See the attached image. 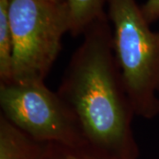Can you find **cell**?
Wrapping results in <instances>:
<instances>
[{"mask_svg": "<svg viewBox=\"0 0 159 159\" xmlns=\"http://www.w3.org/2000/svg\"><path fill=\"white\" fill-rule=\"evenodd\" d=\"M83 34L58 96L73 111L87 139L119 149L130 140L134 113L115 59L108 17L92 23Z\"/></svg>", "mask_w": 159, "mask_h": 159, "instance_id": "obj_1", "label": "cell"}, {"mask_svg": "<svg viewBox=\"0 0 159 159\" xmlns=\"http://www.w3.org/2000/svg\"><path fill=\"white\" fill-rule=\"evenodd\" d=\"M115 59L133 113L159 114V32L149 28L135 0H106Z\"/></svg>", "mask_w": 159, "mask_h": 159, "instance_id": "obj_2", "label": "cell"}, {"mask_svg": "<svg viewBox=\"0 0 159 159\" xmlns=\"http://www.w3.org/2000/svg\"><path fill=\"white\" fill-rule=\"evenodd\" d=\"M12 36L11 80L27 84L43 81L70 32L66 2L8 0Z\"/></svg>", "mask_w": 159, "mask_h": 159, "instance_id": "obj_3", "label": "cell"}, {"mask_svg": "<svg viewBox=\"0 0 159 159\" xmlns=\"http://www.w3.org/2000/svg\"><path fill=\"white\" fill-rule=\"evenodd\" d=\"M0 104L6 119L35 140L71 145L83 134L73 111L43 81L1 84Z\"/></svg>", "mask_w": 159, "mask_h": 159, "instance_id": "obj_4", "label": "cell"}, {"mask_svg": "<svg viewBox=\"0 0 159 159\" xmlns=\"http://www.w3.org/2000/svg\"><path fill=\"white\" fill-rule=\"evenodd\" d=\"M0 159H34L29 138L4 115L0 119Z\"/></svg>", "mask_w": 159, "mask_h": 159, "instance_id": "obj_5", "label": "cell"}, {"mask_svg": "<svg viewBox=\"0 0 159 159\" xmlns=\"http://www.w3.org/2000/svg\"><path fill=\"white\" fill-rule=\"evenodd\" d=\"M70 15V33L83 34L92 23L107 16L106 0H66Z\"/></svg>", "mask_w": 159, "mask_h": 159, "instance_id": "obj_6", "label": "cell"}, {"mask_svg": "<svg viewBox=\"0 0 159 159\" xmlns=\"http://www.w3.org/2000/svg\"><path fill=\"white\" fill-rule=\"evenodd\" d=\"M12 36L8 14V0H0V78L2 84L11 80Z\"/></svg>", "mask_w": 159, "mask_h": 159, "instance_id": "obj_7", "label": "cell"}, {"mask_svg": "<svg viewBox=\"0 0 159 159\" xmlns=\"http://www.w3.org/2000/svg\"><path fill=\"white\" fill-rule=\"evenodd\" d=\"M141 8L143 16L149 25L159 19V0H147Z\"/></svg>", "mask_w": 159, "mask_h": 159, "instance_id": "obj_8", "label": "cell"}, {"mask_svg": "<svg viewBox=\"0 0 159 159\" xmlns=\"http://www.w3.org/2000/svg\"><path fill=\"white\" fill-rule=\"evenodd\" d=\"M46 1H51V2L59 3V2H64V1H66V0H46Z\"/></svg>", "mask_w": 159, "mask_h": 159, "instance_id": "obj_9", "label": "cell"}, {"mask_svg": "<svg viewBox=\"0 0 159 159\" xmlns=\"http://www.w3.org/2000/svg\"><path fill=\"white\" fill-rule=\"evenodd\" d=\"M68 159H83V158H78V157H69Z\"/></svg>", "mask_w": 159, "mask_h": 159, "instance_id": "obj_10", "label": "cell"}]
</instances>
